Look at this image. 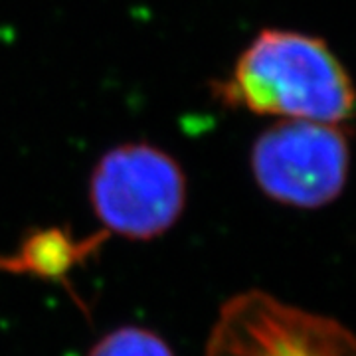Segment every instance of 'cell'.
Here are the masks:
<instances>
[{
  "label": "cell",
  "mask_w": 356,
  "mask_h": 356,
  "mask_svg": "<svg viewBox=\"0 0 356 356\" xmlns=\"http://www.w3.org/2000/svg\"><path fill=\"white\" fill-rule=\"evenodd\" d=\"M88 198L105 234L151 242L182 218L188 180L182 165L165 149L151 143H123L95 163Z\"/></svg>",
  "instance_id": "2"
},
{
  "label": "cell",
  "mask_w": 356,
  "mask_h": 356,
  "mask_svg": "<svg viewBox=\"0 0 356 356\" xmlns=\"http://www.w3.org/2000/svg\"><path fill=\"white\" fill-rule=\"evenodd\" d=\"M204 356H356V334L334 318L250 289L220 307Z\"/></svg>",
  "instance_id": "4"
},
{
  "label": "cell",
  "mask_w": 356,
  "mask_h": 356,
  "mask_svg": "<svg viewBox=\"0 0 356 356\" xmlns=\"http://www.w3.org/2000/svg\"><path fill=\"white\" fill-rule=\"evenodd\" d=\"M220 99L255 115L339 125L356 113V89L321 38L266 28L238 56Z\"/></svg>",
  "instance_id": "1"
},
{
  "label": "cell",
  "mask_w": 356,
  "mask_h": 356,
  "mask_svg": "<svg viewBox=\"0 0 356 356\" xmlns=\"http://www.w3.org/2000/svg\"><path fill=\"white\" fill-rule=\"evenodd\" d=\"M88 356H177L165 337L147 327L123 325L105 332Z\"/></svg>",
  "instance_id": "6"
},
{
  "label": "cell",
  "mask_w": 356,
  "mask_h": 356,
  "mask_svg": "<svg viewBox=\"0 0 356 356\" xmlns=\"http://www.w3.org/2000/svg\"><path fill=\"white\" fill-rule=\"evenodd\" d=\"M109 238L111 236L103 229L76 238L74 232L64 226L34 228L20 240L14 252L0 254V271L10 275H30L60 285L89 318V307L83 303L81 295H77L72 273L99 254Z\"/></svg>",
  "instance_id": "5"
},
{
  "label": "cell",
  "mask_w": 356,
  "mask_h": 356,
  "mask_svg": "<svg viewBox=\"0 0 356 356\" xmlns=\"http://www.w3.org/2000/svg\"><path fill=\"white\" fill-rule=\"evenodd\" d=\"M257 188L275 202L315 210L344 191L350 147L343 127L305 119H281L252 147Z\"/></svg>",
  "instance_id": "3"
}]
</instances>
